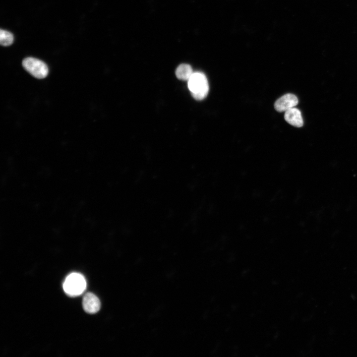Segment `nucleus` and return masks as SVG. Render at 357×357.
Instances as JSON below:
<instances>
[{"label": "nucleus", "instance_id": "obj_1", "mask_svg": "<svg viewBox=\"0 0 357 357\" xmlns=\"http://www.w3.org/2000/svg\"><path fill=\"white\" fill-rule=\"evenodd\" d=\"M188 87L193 97L197 100L204 99L209 92V84L205 74L193 72L188 80Z\"/></svg>", "mask_w": 357, "mask_h": 357}, {"label": "nucleus", "instance_id": "obj_2", "mask_svg": "<svg viewBox=\"0 0 357 357\" xmlns=\"http://www.w3.org/2000/svg\"><path fill=\"white\" fill-rule=\"evenodd\" d=\"M86 288V281L84 276L78 273H72L65 278L63 289L66 295L70 297H77L81 295Z\"/></svg>", "mask_w": 357, "mask_h": 357}, {"label": "nucleus", "instance_id": "obj_3", "mask_svg": "<svg viewBox=\"0 0 357 357\" xmlns=\"http://www.w3.org/2000/svg\"><path fill=\"white\" fill-rule=\"evenodd\" d=\"M22 65L27 72L38 79L45 78L49 73V69L46 64L36 58H25L22 61Z\"/></svg>", "mask_w": 357, "mask_h": 357}, {"label": "nucleus", "instance_id": "obj_4", "mask_svg": "<svg viewBox=\"0 0 357 357\" xmlns=\"http://www.w3.org/2000/svg\"><path fill=\"white\" fill-rule=\"evenodd\" d=\"M298 102V99L296 95L289 93L277 100L274 104V108L279 112H286L296 106Z\"/></svg>", "mask_w": 357, "mask_h": 357}, {"label": "nucleus", "instance_id": "obj_5", "mask_svg": "<svg viewBox=\"0 0 357 357\" xmlns=\"http://www.w3.org/2000/svg\"><path fill=\"white\" fill-rule=\"evenodd\" d=\"M82 306L86 312L93 314L100 310L101 303L96 295L91 293H87L83 298Z\"/></svg>", "mask_w": 357, "mask_h": 357}, {"label": "nucleus", "instance_id": "obj_6", "mask_svg": "<svg viewBox=\"0 0 357 357\" xmlns=\"http://www.w3.org/2000/svg\"><path fill=\"white\" fill-rule=\"evenodd\" d=\"M284 118L287 122L294 126L300 127L303 124L300 111L295 107L285 112Z\"/></svg>", "mask_w": 357, "mask_h": 357}, {"label": "nucleus", "instance_id": "obj_7", "mask_svg": "<svg viewBox=\"0 0 357 357\" xmlns=\"http://www.w3.org/2000/svg\"><path fill=\"white\" fill-rule=\"evenodd\" d=\"M193 73L191 67L187 64L179 65L176 70V76L182 80H188Z\"/></svg>", "mask_w": 357, "mask_h": 357}, {"label": "nucleus", "instance_id": "obj_8", "mask_svg": "<svg viewBox=\"0 0 357 357\" xmlns=\"http://www.w3.org/2000/svg\"><path fill=\"white\" fill-rule=\"evenodd\" d=\"M13 36L9 31L0 29V43L2 46H8L11 45L13 42Z\"/></svg>", "mask_w": 357, "mask_h": 357}]
</instances>
